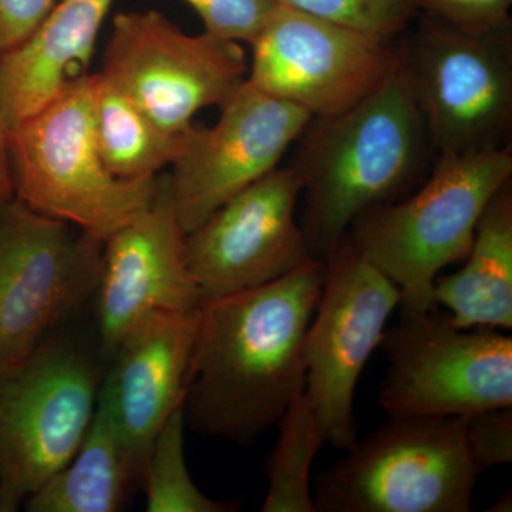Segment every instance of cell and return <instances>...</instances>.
Here are the masks:
<instances>
[{"mask_svg":"<svg viewBox=\"0 0 512 512\" xmlns=\"http://www.w3.org/2000/svg\"><path fill=\"white\" fill-rule=\"evenodd\" d=\"M325 264L202 303L184 400L187 426L249 447L305 392L306 336Z\"/></svg>","mask_w":512,"mask_h":512,"instance_id":"cell-1","label":"cell"},{"mask_svg":"<svg viewBox=\"0 0 512 512\" xmlns=\"http://www.w3.org/2000/svg\"><path fill=\"white\" fill-rule=\"evenodd\" d=\"M291 167L302 184L301 225L325 261L360 214L406 197L424 180L429 136L402 64L355 106L312 117Z\"/></svg>","mask_w":512,"mask_h":512,"instance_id":"cell-2","label":"cell"},{"mask_svg":"<svg viewBox=\"0 0 512 512\" xmlns=\"http://www.w3.org/2000/svg\"><path fill=\"white\" fill-rule=\"evenodd\" d=\"M511 180V146L437 156L410 194L363 212L346 235L399 288L400 313L431 311L440 272L467 258L481 215Z\"/></svg>","mask_w":512,"mask_h":512,"instance_id":"cell-3","label":"cell"},{"mask_svg":"<svg viewBox=\"0 0 512 512\" xmlns=\"http://www.w3.org/2000/svg\"><path fill=\"white\" fill-rule=\"evenodd\" d=\"M74 322L0 372V512H13L62 470L94 413L106 362Z\"/></svg>","mask_w":512,"mask_h":512,"instance_id":"cell-4","label":"cell"},{"mask_svg":"<svg viewBox=\"0 0 512 512\" xmlns=\"http://www.w3.org/2000/svg\"><path fill=\"white\" fill-rule=\"evenodd\" d=\"M93 73L9 128L13 197L47 217L106 241L150 207L154 180L124 181L107 170L93 133Z\"/></svg>","mask_w":512,"mask_h":512,"instance_id":"cell-5","label":"cell"},{"mask_svg":"<svg viewBox=\"0 0 512 512\" xmlns=\"http://www.w3.org/2000/svg\"><path fill=\"white\" fill-rule=\"evenodd\" d=\"M477 473L461 417H389L313 478L315 512H468Z\"/></svg>","mask_w":512,"mask_h":512,"instance_id":"cell-6","label":"cell"},{"mask_svg":"<svg viewBox=\"0 0 512 512\" xmlns=\"http://www.w3.org/2000/svg\"><path fill=\"white\" fill-rule=\"evenodd\" d=\"M402 57L437 156L511 146L512 28L467 32L423 15Z\"/></svg>","mask_w":512,"mask_h":512,"instance_id":"cell-7","label":"cell"},{"mask_svg":"<svg viewBox=\"0 0 512 512\" xmlns=\"http://www.w3.org/2000/svg\"><path fill=\"white\" fill-rule=\"evenodd\" d=\"M103 245L15 197L0 202V372L92 303Z\"/></svg>","mask_w":512,"mask_h":512,"instance_id":"cell-8","label":"cell"},{"mask_svg":"<svg viewBox=\"0 0 512 512\" xmlns=\"http://www.w3.org/2000/svg\"><path fill=\"white\" fill-rule=\"evenodd\" d=\"M389 359L379 406L387 417H463L512 407V338L457 328L448 313L400 316L384 330Z\"/></svg>","mask_w":512,"mask_h":512,"instance_id":"cell-9","label":"cell"},{"mask_svg":"<svg viewBox=\"0 0 512 512\" xmlns=\"http://www.w3.org/2000/svg\"><path fill=\"white\" fill-rule=\"evenodd\" d=\"M248 70L241 43L188 35L150 9L113 19L100 73L158 126L184 134L201 110L220 107Z\"/></svg>","mask_w":512,"mask_h":512,"instance_id":"cell-10","label":"cell"},{"mask_svg":"<svg viewBox=\"0 0 512 512\" xmlns=\"http://www.w3.org/2000/svg\"><path fill=\"white\" fill-rule=\"evenodd\" d=\"M323 264L322 293L306 336L305 394L326 444L348 450L357 440V383L400 305V292L348 235Z\"/></svg>","mask_w":512,"mask_h":512,"instance_id":"cell-11","label":"cell"},{"mask_svg":"<svg viewBox=\"0 0 512 512\" xmlns=\"http://www.w3.org/2000/svg\"><path fill=\"white\" fill-rule=\"evenodd\" d=\"M396 37L318 18L278 3L251 43L247 80L312 117L355 106L402 64Z\"/></svg>","mask_w":512,"mask_h":512,"instance_id":"cell-12","label":"cell"},{"mask_svg":"<svg viewBox=\"0 0 512 512\" xmlns=\"http://www.w3.org/2000/svg\"><path fill=\"white\" fill-rule=\"evenodd\" d=\"M312 116L245 80L212 126L192 124L167 173L185 234L221 205L279 167Z\"/></svg>","mask_w":512,"mask_h":512,"instance_id":"cell-13","label":"cell"},{"mask_svg":"<svg viewBox=\"0 0 512 512\" xmlns=\"http://www.w3.org/2000/svg\"><path fill=\"white\" fill-rule=\"evenodd\" d=\"M302 184L275 168L185 234L202 303L278 281L313 259L298 220Z\"/></svg>","mask_w":512,"mask_h":512,"instance_id":"cell-14","label":"cell"},{"mask_svg":"<svg viewBox=\"0 0 512 512\" xmlns=\"http://www.w3.org/2000/svg\"><path fill=\"white\" fill-rule=\"evenodd\" d=\"M90 305L94 339L106 365L127 333L148 315L201 308L167 173L158 178L150 207L104 241Z\"/></svg>","mask_w":512,"mask_h":512,"instance_id":"cell-15","label":"cell"},{"mask_svg":"<svg viewBox=\"0 0 512 512\" xmlns=\"http://www.w3.org/2000/svg\"><path fill=\"white\" fill-rule=\"evenodd\" d=\"M200 309L148 315L127 333L106 365L99 403L143 478L158 431L184 406Z\"/></svg>","mask_w":512,"mask_h":512,"instance_id":"cell-16","label":"cell"},{"mask_svg":"<svg viewBox=\"0 0 512 512\" xmlns=\"http://www.w3.org/2000/svg\"><path fill=\"white\" fill-rule=\"evenodd\" d=\"M114 0H57L22 45L0 55V99L13 127L89 74Z\"/></svg>","mask_w":512,"mask_h":512,"instance_id":"cell-17","label":"cell"},{"mask_svg":"<svg viewBox=\"0 0 512 512\" xmlns=\"http://www.w3.org/2000/svg\"><path fill=\"white\" fill-rule=\"evenodd\" d=\"M433 301L457 328H512V180L485 208L461 269L434 282Z\"/></svg>","mask_w":512,"mask_h":512,"instance_id":"cell-18","label":"cell"},{"mask_svg":"<svg viewBox=\"0 0 512 512\" xmlns=\"http://www.w3.org/2000/svg\"><path fill=\"white\" fill-rule=\"evenodd\" d=\"M143 476L103 404L72 460L23 507L30 512H117L141 490Z\"/></svg>","mask_w":512,"mask_h":512,"instance_id":"cell-19","label":"cell"},{"mask_svg":"<svg viewBox=\"0 0 512 512\" xmlns=\"http://www.w3.org/2000/svg\"><path fill=\"white\" fill-rule=\"evenodd\" d=\"M92 116L101 160L120 180H154L183 150L185 133L158 126L100 72L93 73Z\"/></svg>","mask_w":512,"mask_h":512,"instance_id":"cell-20","label":"cell"},{"mask_svg":"<svg viewBox=\"0 0 512 512\" xmlns=\"http://www.w3.org/2000/svg\"><path fill=\"white\" fill-rule=\"evenodd\" d=\"M278 426V441L265 464L268 491L261 510L315 512L312 466L326 441L305 392L289 404Z\"/></svg>","mask_w":512,"mask_h":512,"instance_id":"cell-21","label":"cell"},{"mask_svg":"<svg viewBox=\"0 0 512 512\" xmlns=\"http://www.w3.org/2000/svg\"><path fill=\"white\" fill-rule=\"evenodd\" d=\"M183 407L158 431L144 471L141 490L148 512H232L239 504L221 503L207 497L195 485L185 461Z\"/></svg>","mask_w":512,"mask_h":512,"instance_id":"cell-22","label":"cell"},{"mask_svg":"<svg viewBox=\"0 0 512 512\" xmlns=\"http://www.w3.org/2000/svg\"><path fill=\"white\" fill-rule=\"evenodd\" d=\"M318 18L397 37L419 16L414 0H276Z\"/></svg>","mask_w":512,"mask_h":512,"instance_id":"cell-23","label":"cell"},{"mask_svg":"<svg viewBox=\"0 0 512 512\" xmlns=\"http://www.w3.org/2000/svg\"><path fill=\"white\" fill-rule=\"evenodd\" d=\"M202 20L204 32L251 45L278 6L276 0H184Z\"/></svg>","mask_w":512,"mask_h":512,"instance_id":"cell-24","label":"cell"},{"mask_svg":"<svg viewBox=\"0 0 512 512\" xmlns=\"http://www.w3.org/2000/svg\"><path fill=\"white\" fill-rule=\"evenodd\" d=\"M464 441L478 474L512 461V407L461 417Z\"/></svg>","mask_w":512,"mask_h":512,"instance_id":"cell-25","label":"cell"},{"mask_svg":"<svg viewBox=\"0 0 512 512\" xmlns=\"http://www.w3.org/2000/svg\"><path fill=\"white\" fill-rule=\"evenodd\" d=\"M419 15L467 32L512 28V0H414Z\"/></svg>","mask_w":512,"mask_h":512,"instance_id":"cell-26","label":"cell"},{"mask_svg":"<svg viewBox=\"0 0 512 512\" xmlns=\"http://www.w3.org/2000/svg\"><path fill=\"white\" fill-rule=\"evenodd\" d=\"M57 0H0V55L22 45L45 22Z\"/></svg>","mask_w":512,"mask_h":512,"instance_id":"cell-27","label":"cell"},{"mask_svg":"<svg viewBox=\"0 0 512 512\" xmlns=\"http://www.w3.org/2000/svg\"><path fill=\"white\" fill-rule=\"evenodd\" d=\"M8 136V121L3 113L2 99H0V202L13 197L9 174Z\"/></svg>","mask_w":512,"mask_h":512,"instance_id":"cell-28","label":"cell"},{"mask_svg":"<svg viewBox=\"0 0 512 512\" xmlns=\"http://www.w3.org/2000/svg\"><path fill=\"white\" fill-rule=\"evenodd\" d=\"M511 498L510 493L503 495V497L500 498V501L494 504V508H491V511H511Z\"/></svg>","mask_w":512,"mask_h":512,"instance_id":"cell-29","label":"cell"}]
</instances>
